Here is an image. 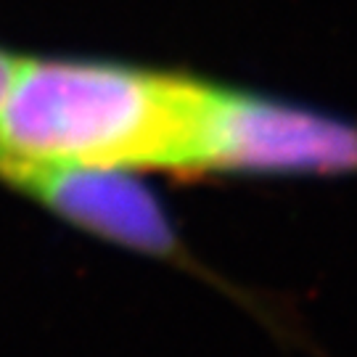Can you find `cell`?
I'll return each mask as SVG.
<instances>
[{"mask_svg":"<svg viewBox=\"0 0 357 357\" xmlns=\"http://www.w3.org/2000/svg\"><path fill=\"white\" fill-rule=\"evenodd\" d=\"M16 64H19V61H13L8 53L0 51V109H3V103H6L8 88H11L13 75H16Z\"/></svg>","mask_w":357,"mask_h":357,"instance_id":"cell-4","label":"cell"},{"mask_svg":"<svg viewBox=\"0 0 357 357\" xmlns=\"http://www.w3.org/2000/svg\"><path fill=\"white\" fill-rule=\"evenodd\" d=\"M196 167L310 172L357 169V130L294 106L215 90Z\"/></svg>","mask_w":357,"mask_h":357,"instance_id":"cell-2","label":"cell"},{"mask_svg":"<svg viewBox=\"0 0 357 357\" xmlns=\"http://www.w3.org/2000/svg\"><path fill=\"white\" fill-rule=\"evenodd\" d=\"M40 202L66 220L153 255H169L175 238L151 193L125 169H51L22 178Z\"/></svg>","mask_w":357,"mask_h":357,"instance_id":"cell-3","label":"cell"},{"mask_svg":"<svg viewBox=\"0 0 357 357\" xmlns=\"http://www.w3.org/2000/svg\"><path fill=\"white\" fill-rule=\"evenodd\" d=\"M212 93L101 61H19L0 109V175L196 167Z\"/></svg>","mask_w":357,"mask_h":357,"instance_id":"cell-1","label":"cell"}]
</instances>
